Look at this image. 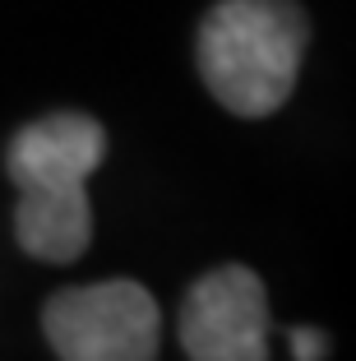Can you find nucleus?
<instances>
[{
  "instance_id": "7ed1b4c3",
  "label": "nucleus",
  "mask_w": 356,
  "mask_h": 361,
  "mask_svg": "<svg viewBox=\"0 0 356 361\" xmlns=\"http://www.w3.org/2000/svg\"><path fill=\"white\" fill-rule=\"evenodd\" d=\"M42 329L61 361H153L162 315L153 292L116 278L56 292L42 310Z\"/></svg>"
},
{
  "instance_id": "f257e3e1",
  "label": "nucleus",
  "mask_w": 356,
  "mask_h": 361,
  "mask_svg": "<svg viewBox=\"0 0 356 361\" xmlns=\"http://www.w3.org/2000/svg\"><path fill=\"white\" fill-rule=\"evenodd\" d=\"M106 153V130L84 111H56L23 126L5 149V171L19 185L14 236L32 259L70 264L93 241L88 176Z\"/></svg>"
},
{
  "instance_id": "39448f33",
  "label": "nucleus",
  "mask_w": 356,
  "mask_h": 361,
  "mask_svg": "<svg viewBox=\"0 0 356 361\" xmlns=\"http://www.w3.org/2000/svg\"><path fill=\"white\" fill-rule=\"evenodd\" d=\"M292 352H296V361H324L329 338L319 329H292Z\"/></svg>"
},
{
  "instance_id": "f03ea898",
  "label": "nucleus",
  "mask_w": 356,
  "mask_h": 361,
  "mask_svg": "<svg viewBox=\"0 0 356 361\" xmlns=\"http://www.w3.org/2000/svg\"><path fill=\"white\" fill-rule=\"evenodd\" d=\"M200 75L236 116H273L292 97L305 56L296 0H218L200 23Z\"/></svg>"
},
{
  "instance_id": "20e7f679",
  "label": "nucleus",
  "mask_w": 356,
  "mask_h": 361,
  "mask_svg": "<svg viewBox=\"0 0 356 361\" xmlns=\"http://www.w3.org/2000/svg\"><path fill=\"white\" fill-rule=\"evenodd\" d=\"M180 348L190 361H269V297L254 269L222 264L180 301Z\"/></svg>"
}]
</instances>
